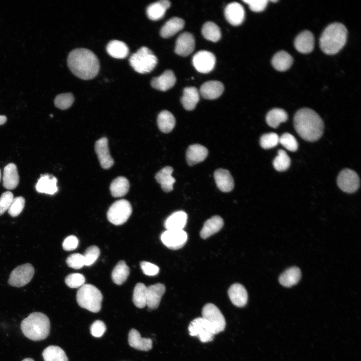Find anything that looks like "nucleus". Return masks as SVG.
<instances>
[{
    "mask_svg": "<svg viewBox=\"0 0 361 361\" xmlns=\"http://www.w3.org/2000/svg\"><path fill=\"white\" fill-rule=\"evenodd\" d=\"M25 203V199L22 196L14 198L8 209L9 214L12 217L18 216L23 210Z\"/></svg>",
    "mask_w": 361,
    "mask_h": 361,
    "instance_id": "obj_48",
    "label": "nucleus"
},
{
    "mask_svg": "<svg viewBox=\"0 0 361 361\" xmlns=\"http://www.w3.org/2000/svg\"><path fill=\"white\" fill-rule=\"evenodd\" d=\"M277 1H271V2H274V3L277 2Z\"/></svg>",
    "mask_w": 361,
    "mask_h": 361,
    "instance_id": "obj_58",
    "label": "nucleus"
},
{
    "mask_svg": "<svg viewBox=\"0 0 361 361\" xmlns=\"http://www.w3.org/2000/svg\"><path fill=\"white\" fill-rule=\"evenodd\" d=\"M165 290V285L160 283L147 287L146 305L149 309L158 308Z\"/></svg>",
    "mask_w": 361,
    "mask_h": 361,
    "instance_id": "obj_16",
    "label": "nucleus"
},
{
    "mask_svg": "<svg viewBox=\"0 0 361 361\" xmlns=\"http://www.w3.org/2000/svg\"><path fill=\"white\" fill-rule=\"evenodd\" d=\"M243 2L249 5L252 11L259 12L265 9L268 1L267 0H244Z\"/></svg>",
    "mask_w": 361,
    "mask_h": 361,
    "instance_id": "obj_54",
    "label": "nucleus"
},
{
    "mask_svg": "<svg viewBox=\"0 0 361 361\" xmlns=\"http://www.w3.org/2000/svg\"><path fill=\"white\" fill-rule=\"evenodd\" d=\"M273 67L279 71H284L289 69L293 63L292 56L284 51L276 53L271 61Z\"/></svg>",
    "mask_w": 361,
    "mask_h": 361,
    "instance_id": "obj_33",
    "label": "nucleus"
},
{
    "mask_svg": "<svg viewBox=\"0 0 361 361\" xmlns=\"http://www.w3.org/2000/svg\"><path fill=\"white\" fill-rule=\"evenodd\" d=\"M202 34L206 39L214 42L219 40L221 37L220 28L215 23L210 21L203 25Z\"/></svg>",
    "mask_w": 361,
    "mask_h": 361,
    "instance_id": "obj_41",
    "label": "nucleus"
},
{
    "mask_svg": "<svg viewBox=\"0 0 361 361\" xmlns=\"http://www.w3.org/2000/svg\"><path fill=\"white\" fill-rule=\"evenodd\" d=\"M279 137L275 133L263 135L260 139V146L264 149H270L277 146L279 143Z\"/></svg>",
    "mask_w": 361,
    "mask_h": 361,
    "instance_id": "obj_45",
    "label": "nucleus"
},
{
    "mask_svg": "<svg viewBox=\"0 0 361 361\" xmlns=\"http://www.w3.org/2000/svg\"><path fill=\"white\" fill-rule=\"evenodd\" d=\"M207 149L203 145L195 144L189 146L186 151V160L190 166L203 161L207 156Z\"/></svg>",
    "mask_w": 361,
    "mask_h": 361,
    "instance_id": "obj_21",
    "label": "nucleus"
},
{
    "mask_svg": "<svg viewBox=\"0 0 361 361\" xmlns=\"http://www.w3.org/2000/svg\"><path fill=\"white\" fill-rule=\"evenodd\" d=\"M44 361H68L64 351L60 347L50 345L42 352Z\"/></svg>",
    "mask_w": 361,
    "mask_h": 361,
    "instance_id": "obj_38",
    "label": "nucleus"
},
{
    "mask_svg": "<svg viewBox=\"0 0 361 361\" xmlns=\"http://www.w3.org/2000/svg\"><path fill=\"white\" fill-rule=\"evenodd\" d=\"M225 17L231 25L238 26L244 21L245 11L243 6L237 2L228 4L225 8Z\"/></svg>",
    "mask_w": 361,
    "mask_h": 361,
    "instance_id": "obj_15",
    "label": "nucleus"
},
{
    "mask_svg": "<svg viewBox=\"0 0 361 361\" xmlns=\"http://www.w3.org/2000/svg\"><path fill=\"white\" fill-rule=\"evenodd\" d=\"M90 333L95 337H101L106 330L105 323L101 320H96L91 325Z\"/></svg>",
    "mask_w": 361,
    "mask_h": 361,
    "instance_id": "obj_52",
    "label": "nucleus"
},
{
    "mask_svg": "<svg viewBox=\"0 0 361 361\" xmlns=\"http://www.w3.org/2000/svg\"><path fill=\"white\" fill-rule=\"evenodd\" d=\"M294 46L300 53L307 54L314 49V37L312 33L309 31H304L296 37Z\"/></svg>",
    "mask_w": 361,
    "mask_h": 361,
    "instance_id": "obj_18",
    "label": "nucleus"
},
{
    "mask_svg": "<svg viewBox=\"0 0 361 361\" xmlns=\"http://www.w3.org/2000/svg\"><path fill=\"white\" fill-rule=\"evenodd\" d=\"M301 276V273L299 268L297 267H292L281 274L279 281L282 286L290 287L299 282Z\"/></svg>",
    "mask_w": 361,
    "mask_h": 361,
    "instance_id": "obj_34",
    "label": "nucleus"
},
{
    "mask_svg": "<svg viewBox=\"0 0 361 361\" xmlns=\"http://www.w3.org/2000/svg\"><path fill=\"white\" fill-rule=\"evenodd\" d=\"M129 189L128 180L122 176L118 177L114 179L110 186L111 195L114 197H120L125 195L128 192Z\"/></svg>",
    "mask_w": 361,
    "mask_h": 361,
    "instance_id": "obj_39",
    "label": "nucleus"
},
{
    "mask_svg": "<svg viewBox=\"0 0 361 361\" xmlns=\"http://www.w3.org/2000/svg\"><path fill=\"white\" fill-rule=\"evenodd\" d=\"M199 100V94L195 87H188L184 89L181 102L187 110H193Z\"/></svg>",
    "mask_w": 361,
    "mask_h": 361,
    "instance_id": "obj_30",
    "label": "nucleus"
},
{
    "mask_svg": "<svg viewBox=\"0 0 361 361\" xmlns=\"http://www.w3.org/2000/svg\"><path fill=\"white\" fill-rule=\"evenodd\" d=\"M78 245V239L74 235L66 237L64 240L62 247L66 251H71L76 249Z\"/></svg>",
    "mask_w": 361,
    "mask_h": 361,
    "instance_id": "obj_55",
    "label": "nucleus"
},
{
    "mask_svg": "<svg viewBox=\"0 0 361 361\" xmlns=\"http://www.w3.org/2000/svg\"><path fill=\"white\" fill-rule=\"evenodd\" d=\"M173 169L172 167L166 166L160 170L155 175V178L161 185V188L165 192L171 191L175 179L172 177Z\"/></svg>",
    "mask_w": 361,
    "mask_h": 361,
    "instance_id": "obj_29",
    "label": "nucleus"
},
{
    "mask_svg": "<svg viewBox=\"0 0 361 361\" xmlns=\"http://www.w3.org/2000/svg\"><path fill=\"white\" fill-rule=\"evenodd\" d=\"M290 162V158L286 152L283 150H279L278 155L274 159L273 164L276 170L283 171L289 167Z\"/></svg>",
    "mask_w": 361,
    "mask_h": 361,
    "instance_id": "obj_43",
    "label": "nucleus"
},
{
    "mask_svg": "<svg viewBox=\"0 0 361 361\" xmlns=\"http://www.w3.org/2000/svg\"><path fill=\"white\" fill-rule=\"evenodd\" d=\"M187 237V234L183 230H166L161 234V240L167 247L176 250L185 244Z\"/></svg>",
    "mask_w": 361,
    "mask_h": 361,
    "instance_id": "obj_13",
    "label": "nucleus"
},
{
    "mask_svg": "<svg viewBox=\"0 0 361 361\" xmlns=\"http://www.w3.org/2000/svg\"><path fill=\"white\" fill-rule=\"evenodd\" d=\"M158 59L148 48L143 46L133 53L129 59V63L135 71L141 74L150 72L157 65Z\"/></svg>",
    "mask_w": 361,
    "mask_h": 361,
    "instance_id": "obj_6",
    "label": "nucleus"
},
{
    "mask_svg": "<svg viewBox=\"0 0 361 361\" xmlns=\"http://www.w3.org/2000/svg\"><path fill=\"white\" fill-rule=\"evenodd\" d=\"M74 101V97L72 93H62L56 96L54 99V104L57 108L65 110L69 108Z\"/></svg>",
    "mask_w": 361,
    "mask_h": 361,
    "instance_id": "obj_44",
    "label": "nucleus"
},
{
    "mask_svg": "<svg viewBox=\"0 0 361 361\" xmlns=\"http://www.w3.org/2000/svg\"><path fill=\"white\" fill-rule=\"evenodd\" d=\"M337 183L341 190L351 193L355 192L359 188L360 179L354 171L345 169L341 171L338 175Z\"/></svg>",
    "mask_w": 361,
    "mask_h": 361,
    "instance_id": "obj_12",
    "label": "nucleus"
},
{
    "mask_svg": "<svg viewBox=\"0 0 361 361\" xmlns=\"http://www.w3.org/2000/svg\"><path fill=\"white\" fill-rule=\"evenodd\" d=\"M192 63L194 67L198 72L207 73L214 69L216 63V58L211 52L201 50L194 55Z\"/></svg>",
    "mask_w": 361,
    "mask_h": 361,
    "instance_id": "obj_11",
    "label": "nucleus"
},
{
    "mask_svg": "<svg viewBox=\"0 0 361 361\" xmlns=\"http://www.w3.org/2000/svg\"><path fill=\"white\" fill-rule=\"evenodd\" d=\"M106 51L111 57L117 59H123L127 57L129 48L123 42L114 40L110 41L107 46Z\"/></svg>",
    "mask_w": 361,
    "mask_h": 361,
    "instance_id": "obj_35",
    "label": "nucleus"
},
{
    "mask_svg": "<svg viewBox=\"0 0 361 361\" xmlns=\"http://www.w3.org/2000/svg\"><path fill=\"white\" fill-rule=\"evenodd\" d=\"M22 361H34L32 358H26L24 359H23Z\"/></svg>",
    "mask_w": 361,
    "mask_h": 361,
    "instance_id": "obj_57",
    "label": "nucleus"
},
{
    "mask_svg": "<svg viewBox=\"0 0 361 361\" xmlns=\"http://www.w3.org/2000/svg\"><path fill=\"white\" fill-rule=\"evenodd\" d=\"M67 64L73 74L83 80L94 78L100 69L96 55L90 50L83 48L75 49L69 53Z\"/></svg>",
    "mask_w": 361,
    "mask_h": 361,
    "instance_id": "obj_1",
    "label": "nucleus"
},
{
    "mask_svg": "<svg viewBox=\"0 0 361 361\" xmlns=\"http://www.w3.org/2000/svg\"><path fill=\"white\" fill-rule=\"evenodd\" d=\"M85 277L80 273L70 274L65 279L66 284L71 288H79L85 284Z\"/></svg>",
    "mask_w": 361,
    "mask_h": 361,
    "instance_id": "obj_47",
    "label": "nucleus"
},
{
    "mask_svg": "<svg viewBox=\"0 0 361 361\" xmlns=\"http://www.w3.org/2000/svg\"><path fill=\"white\" fill-rule=\"evenodd\" d=\"M279 142L286 149L290 151H295L298 148V143L296 138L291 134L285 133L279 137Z\"/></svg>",
    "mask_w": 361,
    "mask_h": 361,
    "instance_id": "obj_46",
    "label": "nucleus"
},
{
    "mask_svg": "<svg viewBox=\"0 0 361 361\" xmlns=\"http://www.w3.org/2000/svg\"><path fill=\"white\" fill-rule=\"evenodd\" d=\"M223 84L218 81H209L204 83L200 88L202 97L207 99H215L218 98L224 91Z\"/></svg>",
    "mask_w": 361,
    "mask_h": 361,
    "instance_id": "obj_22",
    "label": "nucleus"
},
{
    "mask_svg": "<svg viewBox=\"0 0 361 361\" xmlns=\"http://www.w3.org/2000/svg\"><path fill=\"white\" fill-rule=\"evenodd\" d=\"M214 177L217 187L221 191L229 192L233 190L234 180L228 170L218 169L215 171Z\"/></svg>",
    "mask_w": 361,
    "mask_h": 361,
    "instance_id": "obj_23",
    "label": "nucleus"
},
{
    "mask_svg": "<svg viewBox=\"0 0 361 361\" xmlns=\"http://www.w3.org/2000/svg\"><path fill=\"white\" fill-rule=\"evenodd\" d=\"M66 263L71 268L80 269L85 265L83 255L80 253L72 254L67 257Z\"/></svg>",
    "mask_w": 361,
    "mask_h": 361,
    "instance_id": "obj_50",
    "label": "nucleus"
},
{
    "mask_svg": "<svg viewBox=\"0 0 361 361\" xmlns=\"http://www.w3.org/2000/svg\"><path fill=\"white\" fill-rule=\"evenodd\" d=\"M132 213L130 202L120 199L114 202L109 207L107 217L108 221L115 225H122L127 221Z\"/></svg>",
    "mask_w": 361,
    "mask_h": 361,
    "instance_id": "obj_7",
    "label": "nucleus"
},
{
    "mask_svg": "<svg viewBox=\"0 0 361 361\" xmlns=\"http://www.w3.org/2000/svg\"><path fill=\"white\" fill-rule=\"evenodd\" d=\"M103 296L100 291L93 285L86 284L80 287L76 294L79 306L89 311L98 312L101 308Z\"/></svg>",
    "mask_w": 361,
    "mask_h": 361,
    "instance_id": "obj_5",
    "label": "nucleus"
},
{
    "mask_svg": "<svg viewBox=\"0 0 361 361\" xmlns=\"http://www.w3.org/2000/svg\"><path fill=\"white\" fill-rule=\"evenodd\" d=\"M21 329L24 335L33 341L46 339L49 334L50 322L44 313L35 312L22 320Z\"/></svg>",
    "mask_w": 361,
    "mask_h": 361,
    "instance_id": "obj_4",
    "label": "nucleus"
},
{
    "mask_svg": "<svg viewBox=\"0 0 361 361\" xmlns=\"http://www.w3.org/2000/svg\"><path fill=\"white\" fill-rule=\"evenodd\" d=\"M294 125L299 135L304 140L313 142L322 136L324 124L319 115L309 108H302L295 113Z\"/></svg>",
    "mask_w": 361,
    "mask_h": 361,
    "instance_id": "obj_2",
    "label": "nucleus"
},
{
    "mask_svg": "<svg viewBox=\"0 0 361 361\" xmlns=\"http://www.w3.org/2000/svg\"><path fill=\"white\" fill-rule=\"evenodd\" d=\"M34 274V269L30 263L17 266L11 273L8 283L12 286L21 287L28 284Z\"/></svg>",
    "mask_w": 361,
    "mask_h": 361,
    "instance_id": "obj_9",
    "label": "nucleus"
},
{
    "mask_svg": "<svg viewBox=\"0 0 361 361\" xmlns=\"http://www.w3.org/2000/svg\"><path fill=\"white\" fill-rule=\"evenodd\" d=\"M176 81V78L174 72L172 70H167L159 76L153 78L151 85L157 90L165 91L173 87Z\"/></svg>",
    "mask_w": 361,
    "mask_h": 361,
    "instance_id": "obj_19",
    "label": "nucleus"
},
{
    "mask_svg": "<svg viewBox=\"0 0 361 361\" xmlns=\"http://www.w3.org/2000/svg\"><path fill=\"white\" fill-rule=\"evenodd\" d=\"M1 170H0V180H1Z\"/></svg>",
    "mask_w": 361,
    "mask_h": 361,
    "instance_id": "obj_59",
    "label": "nucleus"
},
{
    "mask_svg": "<svg viewBox=\"0 0 361 361\" xmlns=\"http://www.w3.org/2000/svg\"><path fill=\"white\" fill-rule=\"evenodd\" d=\"M347 33L346 27L341 23H334L328 25L320 38L321 49L328 55L337 53L345 45Z\"/></svg>",
    "mask_w": 361,
    "mask_h": 361,
    "instance_id": "obj_3",
    "label": "nucleus"
},
{
    "mask_svg": "<svg viewBox=\"0 0 361 361\" xmlns=\"http://www.w3.org/2000/svg\"><path fill=\"white\" fill-rule=\"evenodd\" d=\"M288 115L282 109L274 108L269 111L266 116L267 124L272 127L277 128L281 123L286 121Z\"/></svg>",
    "mask_w": 361,
    "mask_h": 361,
    "instance_id": "obj_37",
    "label": "nucleus"
},
{
    "mask_svg": "<svg viewBox=\"0 0 361 361\" xmlns=\"http://www.w3.org/2000/svg\"><path fill=\"white\" fill-rule=\"evenodd\" d=\"M130 269L124 261H120L114 267L112 273V279L117 285L122 284L127 280Z\"/></svg>",
    "mask_w": 361,
    "mask_h": 361,
    "instance_id": "obj_40",
    "label": "nucleus"
},
{
    "mask_svg": "<svg viewBox=\"0 0 361 361\" xmlns=\"http://www.w3.org/2000/svg\"><path fill=\"white\" fill-rule=\"evenodd\" d=\"M171 3L168 0H160L149 5L146 9L147 17L152 20L161 19L164 16Z\"/></svg>",
    "mask_w": 361,
    "mask_h": 361,
    "instance_id": "obj_27",
    "label": "nucleus"
},
{
    "mask_svg": "<svg viewBox=\"0 0 361 361\" xmlns=\"http://www.w3.org/2000/svg\"><path fill=\"white\" fill-rule=\"evenodd\" d=\"M195 44L193 35L189 32H184L176 40L175 52L178 55L187 56L194 51Z\"/></svg>",
    "mask_w": 361,
    "mask_h": 361,
    "instance_id": "obj_17",
    "label": "nucleus"
},
{
    "mask_svg": "<svg viewBox=\"0 0 361 361\" xmlns=\"http://www.w3.org/2000/svg\"><path fill=\"white\" fill-rule=\"evenodd\" d=\"M140 266L143 273L148 276L156 275L159 271V268L156 265L147 261H142Z\"/></svg>",
    "mask_w": 361,
    "mask_h": 361,
    "instance_id": "obj_53",
    "label": "nucleus"
},
{
    "mask_svg": "<svg viewBox=\"0 0 361 361\" xmlns=\"http://www.w3.org/2000/svg\"><path fill=\"white\" fill-rule=\"evenodd\" d=\"M128 342L131 347L141 351H148L152 347V340L141 338L139 332L134 328L129 331Z\"/></svg>",
    "mask_w": 361,
    "mask_h": 361,
    "instance_id": "obj_25",
    "label": "nucleus"
},
{
    "mask_svg": "<svg viewBox=\"0 0 361 361\" xmlns=\"http://www.w3.org/2000/svg\"><path fill=\"white\" fill-rule=\"evenodd\" d=\"M175 123L174 116L167 110L161 111L158 116V126L162 132L167 133L171 131L175 125Z\"/></svg>",
    "mask_w": 361,
    "mask_h": 361,
    "instance_id": "obj_36",
    "label": "nucleus"
},
{
    "mask_svg": "<svg viewBox=\"0 0 361 361\" xmlns=\"http://www.w3.org/2000/svg\"><path fill=\"white\" fill-rule=\"evenodd\" d=\"M95 150L103 168L109 169L113 166L114 160L109 152L107 138L102 137L96 142Z\"/></svg>",
    "mask_w": 361,
    "mask_h": 361,
    "instance_id": "obj_14",
    "label": "nucleus"
},
{
    "mask_svg": "<svg viewBox=\"0 0 361 361\" xmlns=\"http://www.w3.org/2000/svg\"><path fill=\"white\" fill-rule=\"evenodd\" d=\"M223 220L219 216H214L204 223L201 231L200 236L206 239L218 232L223 226Z\"/></svg>",
    "mask_w": 361,
    "mask_h": 361,
    "instance_id": "obj_28",
    "label": "nucleus"
},
{
    "mask_svg": "<svg viewBox=\"0 0 361 361\" xmlns=\"http://www.w3.org/2000/svg\"><path fill=\"white\" fill-rule=\"evenodd\" d=\"M57 183V178L52 175H41L36 184V190L39 193L53 195L58 190Z\"/></svg>",
    "mask_w": 361,
    "mask_h": 361,
    "instance_id": "obj_24",
    "label": "nucleus"
},
{
    "mask_svg": "<svg viewBox=\"0 0 361 361\" xmlns=\"http://www.w3.org/2000/svg\"><path fill=\"white\" fill-rule=\"evenodd\" d=\"M228 294L232 303L236 306L242 307L248 301V294L245 287L239 283L232 285L228 289Z\"/></svg>",
    "mask_w": 361,
    "mask_h": 361,
    "instance_id": "obj_20",
    "label": "nucleus"
},
{
    "mask_svg": "<svg viewBox=\"0 0 361 361\" xmlns=\"http://www.w3.org/2000/svg\"><path fill=\"white\" fill-rule=\"evenodd\" d=\"M147 287L142 283H137L133 291V302L138 308H143L146 305Z\"/></svg>",
    "mask_w": 361,
    "mask_h": 361,
    "instance_id": "obj_42",
    "label": "nucleus"
},
{
    "mask_svg": "<svg viewBox=\"0 0 361 361\" xmlns=\"http://www.w3.org/2000/svg\"><path fill=\"white\" fill-rule=\"evenodd\" d=\"M7 121V117L4 115H0V125H3Z\"/></svg>",
    "mask_w": 361,
    "mask_h": 361,
    "instance_id": "obj_56",
    "label": "nucleus"
},
{
    "mask_svg": "<svg viewBox=\"0 0 361 361\" xmlns=\"http://www.w3.org/2000/svg\"><path fill=\"white\" fill-rule=\"evenodd\" d=\"M19 182V176L17 166L12 163L8 164L4 168L3 186L7 189H14L18 186Z\"/></svg>",
    "mask_w": 361,
    "mask_h": 361,
    "instance_id": "obj_26",
    "label": "nucleus"
},
{
    "mask_svg": "<svg viewBox=\"0 0 361 361\" xmlns=\"http://www.w3.org/2000/svg\"><path fill=\"white\" fill-rule=\"evenodd\" d=\"M189 334L197 336L201 342L205 343L213 339L214 334L209 324L202 317L192 320L188 327Z\"/></svg>",
    "mask_w": 361,
    "mask_h": 361,
    "instance_id": "obj_10",
    "label": "nucleus"
},
{
    "mask_svg": "<svg viewBox=\"0 0 361 361\" xmlns=\"http://www.w3.org/2000/svg\"><path fill=\"white\" fill-rule=\"evenodd\" d=\"M13 194L10 191L4 192L0 197V215H2L7 210L13 200Z\"/></svg>",
    "mask_w": 361,
    "mask_h": 361,
    "instance_id": "obj_51",
    "label": "nucleus"
},
{
    "mask_svg": "<svg viewBox=\"0 0 361 361\" xmlns=\"http://www.w3.org/2000/svg\"><path fill=\"white\" fill-rule=\"evenodd\" d=\"M100 253V250L96 246L93 245L88 247L83 255L85 265L90 266L92 265L98 259Z\"/></svg>",
    "mask_w": 361,
    "mask_h": 361,
    "instance_id": "obj_49",
    "label": "nucleus"
},
{
    "mask_svg": "<svg viewBox=\"0 0 361 361\" xmlns=\"http://www.w3.org/2000/svg\"><path fill=\"white\" fill-rule=\"evenodd\" d=\"M187 221V215L183 211L173 213L165 220L164 226L166 230H183Z\"/></svg>",
    "mask_w": 361,
    "mask_h": 361,
    "instance_id": "obj_32",
    "label": "nucleus"
},
{
    "mask_svg": "<svg viewBox=\"0 0 361 361\" xmlns=\"http://www.w3.org/2000/svg\"><path fill=\"white\" fill-rule=\"evenodd\" d=\"M184 21L178 17H173L168 20L161 28L160 34L164 38H170L184 27Z\"/></svg>",
    "mask_w": 361,
    "mask_h": 361,
    "instance_id": "obj_31",
    "label": "nucleus"
},
{
    "mask_svg": "<svg viewBox=\"0 0 361 361\" xmlns=\"http://www.w3.org/2000/svg\"><path fill=\"white\" fill-rule=\"evenodd\" d=\"M202 317L209 324L214 335L224 330L226 326L225 319L221 312L214 304L208 303L204 305L202 310Z\"/></svg>",
    "mask_w": 361,
    "mask_h": 361,
    "instance_id": "obj_8",
    "label": "nucleus"
}]
</instances>
